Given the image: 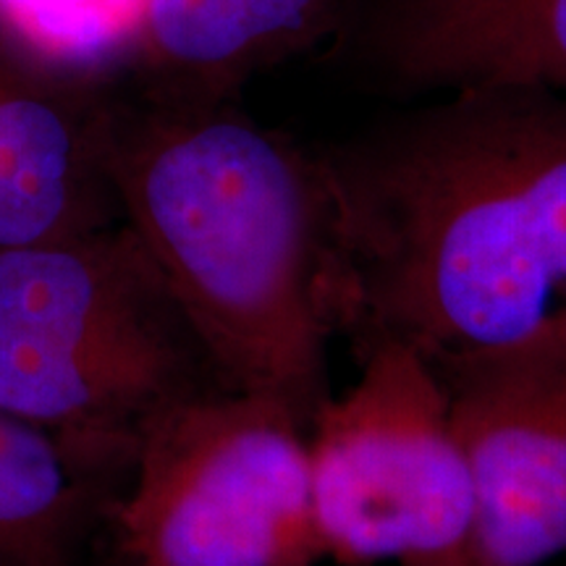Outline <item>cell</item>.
I'll return each mask as SVG.
<instances>
[{"label": "cell", "instance_id": "obj_1", "mask_svg": "<svg viewBox=\"0 0 566 566\" xmlns=\"http://www.w3.org/2000/svg\"><path fill=\"white\" fill-rule=\"evenodd\" d=\"M321 158L354 352L433 363L566 328V95L438 92Z\"/></svg>", "mask_w": 566, "mask_h": 566}, {"label": "cell", "instance_id": "obj_2", "mask_svg": "<svg viewBox=\"0 0 566 566\" xmlns=\"http://www.w3.org/2000/svg\"><path fill=\"white\" fill-rule=\"evenodd\" d=\"M105 168L218 384L304 428L328 405L338 239L321 150L233 101L118 84Z\"/></svg>", "mask_w": 566, "mask_h": 566}, {"label": "cell", "instance_id": "obj_3", "mask_svg": "<svg viewBox=\"0 0 566 566\" xmlns=\"http://www.w3.org/2000/svg\"><path fill=\"white\" fill-rule=\"evenodd\" d=\"M218 384L124 221L0 247V409L92 475L129 472L160 409Z\"/></svg>", "mask_w": 566, "mask_h": 566}, {"label": "cell", "instance_id": "obj_4", "mask_svg": "<svg viewBox=\"0 0 566 566\" xmlns=\"http://www.w3.org/2000/svg\"><path fill=\"white\" fill-rule=\"evenodd\" d=\"M108 516L134 566H315L325 558L307 428L260 396L210 386L142 428Z\"/></svg>", "mask_w": 566, "mask_h": 566}, {"label": "cell", "instance_id": "obj_5", "mask_svg": "<svg viewBox=\"0 0 566 566\" xmlns=\"http://www.w3.org/2000/svg\"><path fill=\"white\" fill-rule=\"evenodd\" d=\"M357 357V384L331 396L307 430L325 558L485 566L475 480L433 365L396 342Z\"/></svg>", "mask_w": 566, "mask_h": 566}, {"label": "cell", "instance_id": "obj_6", "mask_svg": "<svg viewBox=\"0 0 566 566\" xmlns=\"http://www.w3.org/2000/svg\"><path fill=\"white\" fill-rule=\"evenodd\" d=\"M430 365L475 480L485 566L566 556V328Z\"/></svg>", "mask_w": 566, "mask_h": 566}, {"label": "cell", "instance_id": "obj_7", "mask_svg": "<svg viewBox=\"0 0 566 566\" xmlns=\"http://www.w3.org/2000/svg\"><path fill=\"white\" fill-rule=\"evenodd\" d=\"M113 90L48 80L0 53V247L122 221L105 168Z\"/></svg>", "mask_w": 566, "mask_h": 566}, {"label": "cell", "instance_id": "obj_8", "mask_svg": "<svg viewBox=\"0 0 566 566\" xmlns=\"http://www.w3.org/2000/svg\"><path fill=\"white\" fill-rule=\"evenodd\" d=\"M363 42L367 61L407 92L566 95V0H375Z\"/></svg>", "mask_w": 566, "mask_h": 566}, {"label": "cell", "instance_id": "obj_9", "mask_svg": "<svg viewBox=\"0 0 566 566\" xmlns=\"http://www.w3.org/2000/svg\"><path fill=\"white\" fill-rule=\"evenodd\" d=\"M334 0H150L134 87L233 101L260 71L315 45Z\"/></svg>", "mask_w": 566, "mask_h": 566}, {"label": "cell", "instance_id": "obj_10", "mask_svg": "<svg viewBox=\"0 0 566 566\" xmlns=\"http://www.w3.org/2000/svg\"><path fill=\"white\" fill-rule=\"evenodd\" d=\"M51 433L0 409V566H69L116 495Z\"/></svg>", "mask_w": 566, "mask_h": 566}, {"label": "cell", "instance_id": "obj_11", "mask_svg": "<svg viewBox=\"0 0 566 566\" xmlns=\"http://www.w3.org/2000/svg\"><path fill=\"white\" fill-rule=\"evenodd\" d=\"M150 0H0V53L48 80L129 82Z\"/></svg>", "mask_w": 566, "mask_h": 566}, {"label": "cell", "instance_id": "obj_12", "mask_svg": "<svg viewBox=\"0 0 566 566\" xmlns=\"http://www.w3.org/2000/svg\"><path fill=\"white\" fill-rule=\"evenodd\" d=\"M124 566H134V564H129V562H124Z\"/></svg>", "mask_w": 566, "mask_h": 566}]
</instances>
